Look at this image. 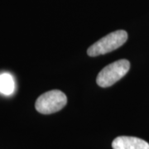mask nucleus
<instances>
[{"mask_svg":"<svg viewBox=\"0 0 149 149\" xmlns=\"http://www.w3.org/2000/svg\"><path fill=\"white\" fill-rule=\"evenodd\" d=\"M67 103V98L62 91L52 90L40 95L35 107L42 114H51L62 109Z\"/></svg>","mask_w":149,"mask_h":149,"instance_id":"3","label":"nucleus"},{"mask_svg":"<svg viewBox=\"0 0 149 149\" xmlns=\"http://www.w3.org/2000/svg\"><path fill=\"white\" fill-rule=\"evenodd\" d=\"M113 149H149V144L136 137L119 136L112 143Z\"/></svg>","mask_w":149,"mask_h":149,"instance_id":"4","label":"nucleus"},{"mask_svg":"<svg viewBox=\"0 0 149 149\" xmlns=\"http://www.w3.org/2000/svg\"><path fill=\"white\" fill-rule=\"evenodd\" d=\"M130 69V63L128 60L122 59L108 65L100 70L96 78L99 86L106 88L114 85L117 81L122 79Z\"/></svg>","mask_w":149,"mask_h":149,"instance_id":"2","label":"nucleus"},{"mask_svg":"<svg viewBox=\"0 0 149 149\" xmlns=\"http://www.w3.org/2000/svg\"><path fill=\"white\" fill-rule=\"evenodd\" d=\"M15 90V82L12 74L7 72L0 74V93L4 95H11Z\"/></svg>","mask_w":149,"mask_h":149,"instance_id":"5","label":"nucleus"},{"mask_svg":"<svg viewBox=\"0 0 149 149\" xmlns=\"http://www.w3.org/2000/svg\"><path fill=\"white\" fill-rule=\"evenodd\" d=\"M128 40V33L124 30H117L100 40L95 42L88 48L87 54L90 56H98L111 52L120 47H122Z\"/></svg>","mask_w":149,"mask_h":149,"instance_id":"1","label":"nucleus"}]
</instances>
